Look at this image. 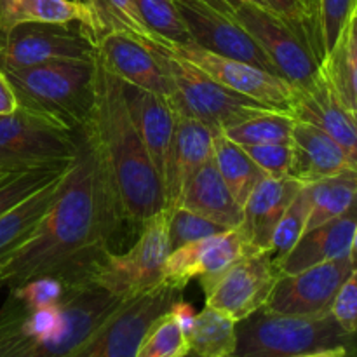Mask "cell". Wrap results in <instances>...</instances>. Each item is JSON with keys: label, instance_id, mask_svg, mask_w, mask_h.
I'll use <instances>...</instances> for the list:
<instances>
[{"label": "cell", "instance_id": "obj_1", "mask_svg": "<svg viewBox=\"0 0 357 357\" xmlns=\"http://www.w3.org/2000/svg\"><path fill=\"white\" fill-rule=\"evenodd\" d=\"M79 136V153L61 195L33 236L0 265V288L10 291L44 275L70 284L94 282V268L128 223L87 124Z\"/></svg>", "mask_w": 357, "mask_h": 357}, {"label": "cell", "instance_id": "obj_2", "mask_svg": "<svg viewBox=\"0 0 357 357\" xmlns=\"http://www.w3.org/2000/svg\"><path fill=\"white\" fill-rule=\"evenodd\" d=\"M105 167L112 178L122 215L138 225L166 209L162 176L157 171L129 114L121 80L94 54V105L87 122Z\"/></svg>", "mask_w": 357, "mask_h": 357}, {"label": "cell", "instance_id": "obj_3", "mask_svg": "<svg viewBox=\"0 0 357 357\" xmlns=\"http://www.w3.org/2000/svg\"><path fill=\"white\" fill-rule=\"evenodd\" d=\"M17 105L72 131L89 122L94 105V59H54L23 68H2Z\"/></svg>", "mask_w": 357, "mask_h": 357}, {"label": "cell", "instance_id": "obj_4", "mask_svg": "<svg viewBox=\"0 0 357 357\" xmlns=\"http://www.w3.org/2000/svg\"><path fill=\"white\" fill-rule=\"evenodd\" d=\"M337 347L357 351V331H345L331 312L284 316L260 309L237 323L236 354L241 357H295Z\"/></svg>", "mask_w": 357, "mask_h": 357}, {"label": "cell", "instance_id": "obj_5", "mask_svg": "<svg viewBox=\"0 0 357 357\" xmlns=\"http://www.w3.org/2000/svg\"><path fill=\"white\" fill-rule=\"evenodd\" d=\"M155 52L173 84V96L169 100L173 110L180 115L197 119L213 132L225 131L265 110H274L227 89L185 59L162 49H155Z\"/></svg>", "mask_w": 357, "mask_h": 357}, {"label": "cell", "instance_id": "obj_6", "mask_svg": "<svg viewBox=\"0 0 357 357\" xmlns=\"http://www.w3.org/2000/svg\"><path fill=\"white\" fill-rule=\"evenodd\" d=\"M79 142V131L17 107L0 115V173L72 162Z\"/></svg>", "mask_w": 357, "mask_h": 357}, {"label": "cell", "instance_id": "obj_7", "mask_svg": "<svg viewBox=\"0 0 357 357\" xmlns=\"http://www.w3.org/2000/svg\"><path fill=\"white\" fill-rule=\"evenodd\" d=\"M169 211L164 209L142 225L138 239L126 253L107 251L93 281L121 298L152 291L162 281V268L171 253L167 234Z\"/></svg>", "mask_w": 357, "mask_h": 357}, {"label": "cell", "instance_id": "obj_8", "mask_svg": "<svg viewBox=\"0 0 357 357\" xmlns=\"http://www.w3.org/2000/svg\"><path fill=\"white\" fill-rule=\"evenodd\" d=\"M96 282L79 286L59 307V323L40 340L0 347V357H70L122 305Z\"/></svg>", "mask_w": 357, "mask_h": 357}, {"label": "cell", "instance_id": "obj_9", "mask_svg": "<svg viewBox=\"0 0 357 357\" xmlns=\"http://www.w3.org/2000/svg\"><path fill=\"white\" fill-rule=\"evenodd\" d=\"M96 37L80 21L24 23L0 31V70L23 68L54 59L93 61Z\"/></svg>", "mask_w": 357, "mask_h": 357}, {"label": "cell", "instance_id": "obj_10", "mask_svg": "<svg viewBox=\"0 0 357 357\" xmlns=\"http://www.w3.org/2000/svg\"><path fill=\"white\" fill-rule=\"evenodd\" d=\"M230 14L253 35L274 63L279 75L291 86H307L321 72L323 58L312 42L271 9L251 3H236Z\"/></svg>", "mask_w": 357, "mask_h": 357}, {"label": "cell", "instance_id": "obj_11", "mask_svg": "<svg viewBox=\"0 0 357 357\" xmlns=\"http://www.w3.org/2000/svg\"><path fill=\"white\" fill-rule=\"evenodd\" d=\"M183 291L157 286L131 296L70 357H136L149 328L181 298Z\"/></svg>", "mask_w": 357, "mask_h": 357}, {"label": "cell", "instance_id": "obj_12", "mask_svg": "<svg viewBox=\"0 0 357 357\" xmlns=\"http://www.w3.org/2000/svg\"><path fill=\"white\" fill-rule=\"evenodd\" d=\"M150 47L162 49L176 58L192 63L234 93L251 98L274 110L288 112L293 86L281 75H275L246 61L215 54L195 44L181 45L159 38Z\"/></svg>", "mask_w": 357, "mask_h": 357}, {"label": "cell", "instance_id": "obj_13", "mask_svg": "<svg viewBox=\"0 0 357 357\" xmlns=\"http://www.w3.org/2000/svg\"><path fill=\"white\" fill-rule=\"evenodd\" d=\"M279 275L271 253L246 255L202 288L206 305L241 323L264 309Z\"/></svg>", "mask_w": 357, "mask_h": 357}, {"label": "cell", "instance_id": "obj_14", "mask_svg": "<svg viewBox=\"0 0 357 357\" xmlns=\"http://www.w3.org/2000/svg\"><path fill=\"white\" fill-rule=\"evenodd\" d=\"M187 23L192 44L215 54L246 61L261 70L279 75L267 52L253 35L232 16L199 0H174Z\"/></svg>", "mask_w": 357, "mask_h": 357}, {"label": "cell", "instance_id": "obj_15", "mask_svg": "<svg viewBox=\"0 0 357 357\" xmlns=\"http://www.w3.org/2000/svg\"><path fill=\"white\" fill-rule=\"evenodd\" d=\"M349 258L314 265L296 274L279 275L264 310L284 316H321L331 310L335 296L352 274Z\"/></svg>", "mask_w": 357, "mask_h": 357}, {"label": "cell", "instance_id": "obj_16", "mask_svg": "<svg viewBox=\"0 0 357 357\" xmlns=\"http://www.w3.org/2000/svg\"><path fill=\"white\" fill-rule=\"evenodd\" d=\"M246 255L250 250L237 229L185 244L169 253L160 284L183 291L192 279H199L204 288Z\"/></svg>", "mask_w": 357, "mask_h": 357}, {"label": "cell", "instance_id": "obj_17", "mask_svg": "<svg viewBox=\"0 0 357 357\" xmlns=\"http://www.w3.org/2000/svg\"><path fill=\"white\" fill-rule=\"evenodd\" d=\"M288 112L296 121L309 122L333 138L344 149L357 171V115L338 100L326 73H317L307 86H293Z\"/></svg>", "mask_w": 357, "mask_h": 357}, {"label": "cell", "instance_id": "obj_18", "mask_svg": "<svg viewBox=\"0 0 357 357\" xmlns=\"http://www.w3.org/2000/svg\"><path fill=\"white\" fill-rule=\"evenodd\" d=\"M96 58L121 82L152 91L166 100L173 96V84L155 49L126 33H101L96 37Z\"/></svg>", "mask_w": 357, "mask_h": 357}, {"label": "cell", "instance_id": "obj_19", "mask_svg": "<svg viewBox=\"0 0 357 357\" xmlns=\"http://www.w3.org/2000/svg\"><path fill=\"white\" fill-rule=\"evenodd\" d=\"M303 187L295 178L264 176L243 206V222L237 227L250 253H271L272 237L282 215Z\"/></svg>", "mask_w": 357, "mask_h": 357}, {"label": "cell", "instance_id": "obj_20", "mask_svg": "<svg viewBox=\"0 0 357 357\" xmlns=\"http://www.w3.org/2000/svg\"><path fill=\"white\" fill-rule=\"evenodd\" d=\"M213 136L215 132L201 121L176 114V126L162 174L167 211L178 208L190 178L213 157Z\"/></svg>", "mask_w": 357, "mask_h": 357}, {"label": "cell", "instance_id": "obj_21", "mask_svg": "<svg viewBox=\"0 0 357 357\" xmlns=\"http://www.w3.org/2000/svg\"><path fill=\"white\" fill-rule=\"evenodd\" d=\"M357 225V202L337 218L307 230L291 251L274 261L279 274H296L314 265L349 258Z\"/></svg>", "mask_w": 357, "mask_h": 357}, {"label": "cell", "instance_id": "obj_22", "mask_svg": "<svg viewBox=\"0 0 357 357\" xmlns=\"http://www.w3.org/2000/svg\"><path fill=\"white\" fill-rule=\"evenodd\" d=\"M121 84L129 114L135 121L136 129H138L157 171L162 176L174 126H176V112L171 107L169 100L160 94L139 89L131 84Z\"/></svg>", "mask_w": 357, "mask_h": 357}, {"label": "cell", "instance_id": "obj_23", "mask_svg": "<svg viewBox=\"0 0 357 357\" xmlns=\"http://www.w3.org/2000/svg\"><path fill=\"white\" fill-rule=\"evenodd\" d=\"M291 142L295 146L291 178L303 185L333 176L345 169H354L344 149L309 122L295 121Z\"/></svg>", "mask_w": 357, "mask_h": 357}, {"label": "cell", "instance_id": "obj_24", "mask_svg": "<svg viewBox=\"0 0 357 357\" xmlns=\"http://www.w3.org/2000/svg\"><path fill=\"white\" fill-rule=\"evenodd\" d=\"M178 206L225 229H237L243 222V206L227 188L213 157L190 178Z\"/></svg>", "mask_w": 357, "mask_h": 357}, {"label": "cell", "instance_id": "obj_25", "mask_svg": "<svg viewBox=\"0 0 357 357\" xmlns=\"http://www.w3.org/2000/svg\"><path fill=\"white\" fill-rule=\"evenodd\" d=\"M70 169L0 215V265L33 236L44 216L61 195Z\"/></svg>", "mask_w": 357, "mask_h": 357}, {"label": "cell", "instance_id": "obj_26", "mask_svg": "<svg viewBox=\"0 0 357 357\" xmlns=\"http://www.w3.org/2000/svg\"><path fill=\"white\" fill-rule=\"evenodd\" d=\"M80 21L93 30L86 0H0V31L24 23Z\"/></svg>", "mask_w": 357, "mask_h": 357}, {"label": "cell", "instance_id": "obj_27", "mask_svg": "<svg viewBox=\"0 0 357 357\" xmlns=\"http://www.w3.org/2000/svg\"><path fill=\"white\" fill-rule=\"evenodd\" d=\"M323 72L326 73L338 100L357 115V6L333 51L324 58Z\"/></svg>", "mask_w": 357, "mask_h": 357}, {"label": "cell", "instance_id": "obj_28", "mask_svg": "<svg viewBox=\"0 0 357 357\" xmlns=\"http://www.w3.org/2000/svg\"><path fill=\"white\" fill-rule=\"evenodd\" d=\"M213 159L232 197L244 206L258 181L265 176L246 150L222 131L213 136Z\"/></svg>", "mask_w": 357, "mask_h": 357}, {"label": "cell", "instance_id": "obj_29", "mask_svg": "<svg viewBox=\"0 0 357 357\" xmlns=\"http://www.w3.org/2000/svg\"><path fill=\"white\" fill-rule=\"evenodd\" d=\"M310 192V208L307 230L344 215L357 202V171L345 169L333 176L307 183ZM305 230V232H307Z\"/></svg>", "mask_w": 357, "mask_h": 357}, {"label": "cell", "instance_id": "obj_30", "mask_svg": "<svg viewBox=\"0 0 357 357\" xmlns=\"http://www.w3.org/2000/svg\"><path fill=\"white\" fill-rule=\"evenodd\" d=\"M187 337L190 351L199 357L232 356L237 349V323L227 314L206 305L195 314Z\"/></svg>", "mask_w": 357, "mask_h": 357}, {"label": "cell", "instance_id": "obj_31", "mask_svg": "<svg viewBox=\"0 0 357 357\" xmlns=\"http://www.w3.org/2000/svg\"><path fill=\"white\" fill-rule=\"evenodd\" d=\"M93 16L94 37L101 33H126L150 47L159 38L149 30L136 0H86Z\"/></svg>", "mask_w": 357, "mask_h": 357}, {"label": "cell", "instance_id": "obj_32", "mask_svg": "<svg viewBox=\"0 0 357 357\" xmlns=\"http://www.w3.org/2000/svg\"><path fill=\"white\" fill-rule=\"evenodd\" d=\"M295 121L296 119L289 112L265 110L222 132L241 146L261 145V143H284L291 142Z\"/></svg>", "mask_w": 357, "mask_h": 357}, {"label": "cell", "instance_id": "obj_33", "mask_svg": "<svg viewBox=\"0 0 357 357\" xmlns=\"http://www.w3.org/2000/svg\"><path fill=\"white\" fill-rule=\"evenodd\" d=\"M73 162L75 160L66 164H56V166H38L30 167V169L13 171V173H7L6 176L0 178V215L9 211L17 202L26 199L28 195L37 192L49 181L61 176L73 166Z\"/></svg>", "mask_w": 357, "mask_h": 357}, {"label": "cell", "instance_id": "obj_34", "mask_svg": "<svg viewBox=\"0 0 357 357\" xmlns=\"http://www.w3.org/2000/svg\"><path fill=\"white\" fill-rule=\"evenodd\" d=\"M190 352L187 331L171 310L159 317L143 337L136 357H185Z\"/></svg>", "mask_w": 357, "mask_h": 357}, {"label": "cell", "instance_id": "obj_35", "mask_svg": "<svg viewBox=\"0 0 357 357\" xmlns=\"http://www.w3.org/2000/svg\"><path fill=\"white\" fill-rule=\"evenodd\" d=\"M136 6L157 38L181 45L192 44V35L174 0H136Z\"/></svg>", "mask_w": 357, "mask_h": 357}, {"label": "cell", "instance_id": "obj_36", "mask_svg": "<svg viewBox=\"0 0 357 357\" xmlns=\"http://www.w3.org/2000/svg\"><path fill=\"white\" fill-rule=\"evenodd\" d=\"M310 208H312V201H310L309 187L303 185L284 211L278 229H275L274 237H272L271 255L274 261L284 258L295 248L300 237L305 234Z\"/></svg>", "mask_w": 357, "mask_h": 357}, {"label": "cell", "instance_id": "obj_37", "mask_svg": "<svg viewBox=\"0 0 357 357\" xmlns=\"http://www.w3.org/2000/svg\"><path fill=\"white\" fill-rule=\"evenodd\" d=\"M265 7L279 17L291 24L298 33L309 42H312L314 47L323 56L319 35V3L317 0H264Z\"/></svg>", "mask_w": 357, "mask_h": 357}, {"label": "cell", "instance_id": "obj_38", "mask_svg": "<svg viewBox=\"0 0 357 357\" xmlns=\"http://www.w3.org/2000/svg\"><path fill=\"white\" fill-rule=\"evenodd\" d=\"M223 225L211 222V220L199 216L188 209L178 208L171 209L169 220H167V234H169V248L171 251L185 246V244L195 243V241L206 239V237L216 236V234L225 232Z\"/></svg>", "mask_w": 357, "mask_h": 357}, {"label": "cell", "instance_id": "obj_39", "mask_svg": "<svg viewBox=\"0 0 357 357\" xmlns=\"http://www.w3.org/2000/svg\"><path fill=\"white\" fill-rule=\"evenodd\" d=\"M79 286L82 284H70L63 279L44 275L24 282L20 288L10 289V293L31 309H42V307H59Z\"/></svg>", "mask_w": 357, "mask_h": 357}, {"label": "cell", "instance_id": "obj_40", "mask_svg": "<svg viewBox=\"0 0 357 357\" xmlns=\"http://www.w3.org/2000/svg\"><path fill=\"white\" fill-rule=\"evenodd\" d=\"M248 155L253 159L265 176L291 178L295 162V146L293 142L261 143V145L243 146Z\"/></svg>", "mask_w": 357, "mask_h": 357}, {"label": "cell", "instance_id": "obj_41", "mask_svg": "<svg viewBox=\"0 0 357 357\" xmlns=\"http://www.w3.org/2000/svg\"><path fill=\"white\" fill-rule=\"evenodd\" d=\"M319 3V35L323 56L326 58L333 51L342 30L347 24L357 0H317ZM324 61V59H323Z\"/></svg>", "mask_w": 357, "mask_h": 357}, {"label": "cell", "instance_id": "obj_42", "mask_svg": "<svg viewBox=\"0 0 357 357\" xmlns=\"http://www.w3.org/2000/svg\"><path fill=\"white\" fill-rule=\"evenodd\" d=\"M331 316L349 333L357 331V268L345 279L338 289L333 303H331Z\"/></svg>", "mask_w": 357, "mask_h": 357}, {"label": "cell", "instance_id": "obj_43", "mask_svg": "<svg viewBox=\"0 0 357 357\" xmlns=\"http://www.w3.org/2000/svg\"><path fill=\"white\" fill-rule=\"evenodd\" d=\"M17 98L14 93L13 86L9 84L7 77L3 75V72L0 70V115L13 114L17 110Z\"/></svg>", "mask_w": 357, "mask_h": 357}, {"label": "cell", "instance_id": "obj_44", "mask_svg": "<svg viewBox=\"0 0 357 357\" xmlns=\"http://www.w3.org/2000/svg\"><path fill=\"white\" fill-rule=\"evenodd\" d=\"M171 312L174 314V317L178 319V323H180L181 328H183V330L188 333V330H190L192 323H194V317H195V312H194V309H192L190 303H187L183 298H180L173 307H171Z\"/></svg>", "mask_w": 357, "mask_h": 357}, {"label": "cell", "instance_id": "obj_45", "mask_svg": "<svg viewBox=\"0 0 357 357\" xmlns=\"http://www.w3.org/2000/svg\"><path fill=\"white\" fill-rule=\"evenodd\" d=\"M295 357H357V351L347 347H337L330 349V351H321V352H310V354H302Z\"/></svg>", "mask_w": 357, "mask_h": 357}, {"label": "cell", "instance_id": "obj_46", "mask_svg": "<svg viewBox=\"0 0 357 357\" xmlns=\"http://www.w3.org/2000/svg\"><path fill=\"white\" fill-rule=\"evenodd\" d=\"M349 260H351L352 268H357V225L354 230V237H352V244H351V253H349Z\"/></svg>", "mask_w": 357, "mask_h": 357}, {"label": "cell", "instance_id": "obj_47", "mask_svg": "<svg viewBox=\"0 0 357 357\" xmlns=\"http://www.w3.org/2000/svg\"><path fill=\"white\" fill-rule=\"evenodd\" d=\"M227 2H229L230 6H236V3H251V6L265 7L264 0H227Z\"/></svg>", "mask_w": 357, "mask_h": 357}, {"label": "cell", "instance_id": "obj_48", "mask_svg": "<svg viewBox=\"0 0 357 357\" xmlns=\"http://www.w3.org/2000/svg\"><path fill=\"white\" fill-rule=\"evenodd\" d=\"M185 357H199V356H197V354H194V352H192V351H190V352H188V354H187V356H185Z\"/></svg>", "mask_w": 357, "mask_h": 357}, {"label": "cell", "instance_id": "obj_49", "mask_svg": "<svg viewBox=\"0 0 357 357\" xmlns=\"http://www.w3.org/2000/svg\"><path fill=\"white\" fill-rule=\"evenodd\" d=\"M10 173H13V171H10ZM6 174H7V173H0V178H2V176H6Z\"/></svg>", "mask_w": 357, "mask_h": 357}, {"label": "cell", "instance_id": "obj_50", "mask_svg": "<svg viewBox=\"0 0 357 357\" xmlns=\"http://www.w3.org/2000/svg\"><path fill=\"white\" fill-rule=\"evenodd\" d=\"M227 357H241V356H237V354H232V356H227Z\"/></svg>", "mask_w": 357, "mask_h": 357}]
</instances>
